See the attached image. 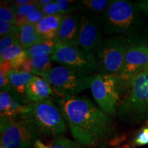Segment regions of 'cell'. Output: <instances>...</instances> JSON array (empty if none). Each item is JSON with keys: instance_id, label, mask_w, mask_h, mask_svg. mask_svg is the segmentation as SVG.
I'll return each instance as SVG.
<instances>
[{"instance_id": "1", "label": "cell", "mask_w": 148, "mask_h": 148, "mask_svg": "<svg viewBox=\"0 0 148 148\" xmlns=\"http://www.w3.org/2000/svg\"><path fill=\"white\" fill-rule=\"evenodd\" d=\"M75 141L86 147L97 146L113 136L115 127L111 116L96 106L88 97H56Z\"/></svg>"}, {"instance_id": "2", "label": "cell", "mask_w": 148, "mask_h": 148, "mask_svg": "<svg viewBox=\"0 0 148 148\" xmlns=\"http://www.w3.org/2000/svg\"><path fill=\"white\" fill-rule=\"evenodd\" d=\"M103 34L107 37H119L130 46L147 45L148 15L136 3L112 0L101 15Z\"/></svg>"}, {"instance_id": "3", "label": "cell", "mask_w": 148, "mask_h": 148, "mask_svg": "<svg viewBox=\"0 0 148 148\" xmlns=\"http://www.w3.org/2000/svg\"><path fill=\"white\" fill-rule=\"evenodd\" d=\"M116 115L130 125L148 121V69L130 81L118 103Z\"/></svg>"}, {"instance_id": "4", "label": "cell", "mask_w": 148, "mask_h": 148, "mask_svg": "<svg viewBox=\"0 0 148 148\" xmlns=\"http://www.w3.org/2000/svg\"><path fill=\"white\" fill-rule=\"evenodd\" d=\"M19 116L32 123L40 135L56 137L66 131L62 110L50 99L28 103Z\"/></svg>"}, {"instance_id": "5", "label": "cell", "mask_w": 148, "mask_h": 148, "mask_svg": "<svg viewBox=\"0 0 148 148\" xmlns=\"http://www.w3.org/2000/svg\"><path fill=\"white\" fill-rule=\"evenodd\" d=\"M32 74L43 77L51 85L55 97H74L90 87L92 75L63 66H55L46 71H32Z\"/></svg>"}, {"instance_id": "6", "label": "cell", "mask_w": 148, "mask_h": 148, "mask_svg": "<svg viewBox=\"0 0 148 148\" xmlns=\"http://www.w3.org/2000/svg\"><path fill=\"white\" fill-rule=\"evenodd\" d=\"M40 133L21 116H0V144L6 148L34 147Z\"/></svg>"}, {"instance_id": "7", "label": "cell", "mask_w": 148, "mask_h": 148, "mask_svg": "<svg viewBox=\"0 0 148 148\" xmlns=\"http://www.w3.org/2000/svg\"><path fill=\"white\" fill-rule=\"evenodd\" d=\"M127 84L119 75L96 73L92 75L90 88L92 97L99 108L112 116L116 114L118 103Z\"/></svg>"}, {"instance_id": "8", "label": "cell", "mask_w": 148, "mask_h": 148, "mask_svg": "<svg viewBox=\"0 0 148 148\" xmlns=\"http://www.w3.org/2000/svg\"><path fill=\"white\" fill-rule=\"evenodd\" d=\"M129 47L126 40L123 38H105L95 53L97 74L119 75Z\"/></svg>"}, {"instance_id": "9", "label": "cell", "mask_w": 148, "mask_h": 148, "mask_svg": "<svg viewBox=\"0 0 148 148\" xmlns=\"http://www.w3.org/2000/svg\"><path fill=\"white\" fill-rule=\"evenodd\" d=\"M51 58V60L75 71L89 75L95 72V54L85 52L76 46L56 44Z\"/></svg>"}, {"instance_id": "10", "label": "cell", "mask_w": 148, "mask_h": 148, "mask_svg": "<svg viewBox=\"0 0 148 148\" xmlns=\"http://www.w3.org/2000/svg\"><path fill=\"white\" fill-rule=\"evenodd\" d=\"M104 38L101 16L82 13L78 47L85 52L95 54Z\"/></svg>"}, {"instance_id": "11", "label": "cell", "mask_w": 148, "mask_h": 148, "mask_svg": "<svg viewBox=\"0 0 148 148\" xmlns=\"http://www.w3.org/2000/svg\"><path fill=\"white\" fill-rule=\"evenodd\" d=\"M148 69V46H130L125 54L123 69L119 76L127 84L133 77Z\"/></svg>"}, {"instance_id": "12", "label": "cell", "mask_w": 148, "mask_h": 148, "mask_svg": "<svg viewBox=\"0 0 148 148\" xmlns=\"http://www.w3.org/2000/svg\"><path fill=\"white\" fill-rule=\"evenodd\" d=\"M82 13L64 14L60 26L53 41L56 44L78 47Z\"/></svg>"}, {"instance_id": "13", "label": "cell", "mask_w": 148, "mask_h": 148, "mask_svg": "<svg viewBox=\"0 0 148 148\" xmlns=\"http://www.w3.org/2000/svg\"><path fill=\"white\" fill-rule=\"evenodd\" d=\"M25 90L27 99L31 103L45 100L49 99L51 95H54L51 85L43 77L35 75L26 85Z\"/></svg>"}, {"instance_id": "14", "label": "cell", "mask_w": 148, "mask_h": 148, "mask_svg": "<svg viewBox=\"0 0 148 148\" xmlns=\"http://www.w3.org/2000/svg\"><path fill=\"white\" fill-rule=\"evenodd\" d=\"M63 15L45 16L39 23L35 25L36 32L45 40H54L58 32Z\"/></svg>"}, {"instance_id": "15", "label": "cell", "mask_w": 148, "mask_h": 148, "mask_svg": "<svg viewBox=\"0 0 148 148\" xmlns=\"http://www.w3.org/2000/svg\"><path fill=\"white\" fill-rule=\"evenodd\" d=\"M42 37L36 32L34 25L26 24L21 27L18 34V42L24 49L32 47L36 44L45 41Z\"/></svg>"}, {"instance_id": "16", "label": "cell", "mask_w": 148, "mask_h": 148, "mask_svg": "<svg viewBox=\"0 0 148 148\" xmlns=\"http://www.w3.org/2000/svg\"><path fill=\"white\" fill-rule=\"evenodd\" d=\"M34 75L32 73L16 72L12 70L8 76L10 87L19 95L27 97L25 90L26 85L32 79Z\"/></svg>"}, {"instance_id": "17", "label": "cell", "mask_w": 148, "mask_h": 148, "mask_svg": "<svg viewBox=\"0 0 148 148\" xmlns=\"http://www.w3.org/2000/svg\"><path fill=\"white\" fill-rule=\"evenodd\" d=\"M111 1L108 0H83L79 1L82 13L101 16L108 8Z\"/></svg>"}, {"instance_id": "18", "label": "cell", "mask_w": 148, "mask_h": 148, "mask_svg": "<svg viewBox=\"0 0 148 148\" xmlns=\"http://www.w3.org/2000/svg\"><path fill=\"white\" fill-rule=\"evenodd\" d=\"M55 47L56 42L53 40H46L25 49V51L27 58H32L37 56H51L55 50Z\"/></svg>"}, {"instance_id": "19", "label": "cell", "mask_w": 148, "mask_h": 148, "mask_svg": "<svg viewBox=\"0 0 148 148\" xmlns=\"http://www.w3.org/2000/svg\"><path fill=\"white\" fill-rule=\"evenodd\" d=\"M9 88H1V91H0V112H1V116L8 115L9 110L10 109L11 104H12V96L10 90H9Z\"/></svg>"}, {"instance_id": "20", "label": "cell", "mask_w": 148, "mask_h": 148, "mask_svg": "<svg viewBox=\"0 0 148 148\" xmlns=\"http://www.w3.org/2000/svg\"><path fill=\"white\" fill-rule=\"evenodd\" d=\"M15 18V11L11 5V3L10 5H8V3H4V1H3V3L1 2V8H0V19L1 21L14 24Z\"/></svg>"}, {"instance_id": "21", "label": "cell", "mask_w": 148, "mask_h": 148, "mask_svg": "<svg viewBox=\"0 0 148 148\" xmlns=\"http://www.w3.org/2000/svg\"><path fill=\"white\" fill-rule=\"evenodd\" d=\"M32 61L35 71H46L51 69V56H37L32 58Z\"/></svg>"}, {"instance_id": "22", "label": "cell", "mask_w": 148, "mask_h": 148, "mask_svg": "<svg viewBox=\"0 0 148 148\" xmlns=\"http://www.w3.org/2000/svg\"><path fill=\"white\" fill-rule=\"evenodd\" d=\"M60 9L61 14L73 13V11L77 9H80L79 1H73V0H56V1Z\"/></svg>"}, {"instance_id": "23", "label": "cell", "mask_w": 148, "mask_h": 148, "mask_svg": "<svg viewBox=\"0 0 148 148\" xmlns=\"http://www.w3.org/2000/svg\"><path fill=\"white\" fill-rule=\"evenodd\" d=\"M52 148H82L76 141L60 135L54 138L51 143Z\"/></svg>"}, {"instance_id": "24", "label": "cell", "mask_w": 148, "mask_h": 148, "mask_svg": "<svg viewBox=\"0 0 148 148\" xmlns=\"http://www.w3.org/2000/svg\"><path fill=\"white\" fill-rule=\"evenodd\" d=\"M25 50L19 44H15V45H11L10 47H7L6 49L3 51L2 53H0V61L5 60H11L18 55H20L23 51Z\"/></svg>"}, {"instance_id": "25", "label": "cell", "mask_w": 148, "mask_h": 148, "mask_svg": "<svg viewBox=\"0 0 148 148\" xmlns=\"http://www.w3.org/2000/svg\"><path fill=\"white\" fill-rule=\"evenodd\" d=\"M19 44L18 42V34L13 33L1 37L0 40V53H2L4 49L11 45ZM20 45V44H19Z\"/></svg>"}, {"instance_id": "26", "label": "cell", "mask_w": 148, "mask_h": 148, "mask_svg": "<svg viewBox=\"0 0 148 148\" xmlns=\"http://www.w3.org/2000/svg\"><path fill=\"white\" fill-rule=\"evenodd\" d=\"M40 5L38 3V1H32V2L28 3L23 6L18 7V8H13L15 11L16 14H20V15H24L27 16L29 14L32 13L34 11L38 10V9L40 8Z\"/></svg>"}, {"instance_id": "27", "label": "cell", "mask_w": 148, "mask_h": 148, "mask_svg": "<svg viewBox=\"0 0 148 148\" xmlns=\"http://www.w3.org/2000/svg\"><path fill=\"white\" fill-rule=\"evenodd\" d=\"M21 27H18L15 24L7 23L2 21H0V36L3 37L5 35L16 33L19 34Z\"/></svg>"}, {"instance_id": "28", "label": "cell", "mask_w": 148, "mask_h": 148, "mask_svg": "<svg viewBox=\"0 0 148 148\" xmlns=\"http://www.w3.org/2000/svg\"><path fill=\"white\" fill-rule=\"evenodd\" d=\"M40 10L45 16L56 15V14H61L60 10L56 1H52L51 3L40 7ZM62 15V14H61Z\"/></svg>"}, {"instance_id": "29", "label": "cell", "mask_w": 148, "mask_h": 148, "mask_svg": "<svg viewBox=\"0 0 148 148\" xmlns=\"http://www.w3.org/2000/svg\"><path fill=\"white\" fill-rule=\"evenodd\" d=\"M45 14L42 12L40 9L34 11L32 13L27 16V24H31V25H36L41 20L45 17Z\"/></svg>"}, {"instance_id": "30", "label": "cell", "mask_w": 148, "mask_h": 148, "mask_svg": "<svg viewBox=\"0 0 148 148\" xmlns=\"http://www.w3.org/2000/svg\"><path fill=\"white\" fill-rule=\"evenodd\" d=\"M134 144L138 146H143L148 144V127H145L134 138Z\"/></svg>"}, {"instance_id": "31", "label": "cell", "mask_w": 148, "mask_h": 148, "mask_svg": "<svg viewBox=\"0 0 148 148\" xmlns=\"http://www.w3.org/2000/svg\"><path fill=\"white\" fill-rule=\"evenodd\" d=\"M13 71L16 72H23V73L32 74V71H34V67H33L32 59L27 58L21 66H18L17 69H14Z\"/></svg>"}, {"instance_id": "32", "label": "cell", "mask_w": 148, "mask_h": 148, "mask_svg": "<svg viewBox=\"0 0 148 148\" xmlns=\"http://www.w3.org/2000/svg\"><path fill=\"white\" fill-rule=\"evenodd\" d=\"M0 73L2 74L5 77H8L9 73L12 71V66L11 63V60H5L1 62L0 64Z\"/></svg>"}, {"instance_id": "33", "label": "cell", "mask_w": 148, "mask_h": 148, "mask_svg": "<svg viewBox=\"0 0 148 148\" xmlns=\"http://www.w3.org/2000/svg\"><path fill=\"white\" fill-rule=\"evenodd\" d=\"M27 58L25 51L24 50L21 54L18 55L17 57L14 58L12 60H11V63H12V70H14L17 69L18 66H20L22 64V63L25 61V59Z\"/></svg>"}, {"instance_id": "34", "label": "cell", "mask_w": 148, "mask_h": 148, "mask_svg": "<svg viewBox=\"0 0 148 148\" xmlns=\"http://www.w3.org/2000/svg\"><path fill=\"white\" fill-rule=\"evenodd\" d=\"M16 25L18 27H21L27 24V16L20 15V14H16L15 23Z\"/></svg>"}, {"instance_id": "35", "label": "cell", "mask_w": 148, "mask_h": 148, "mask_svg": "<svg viewBox=\"0 0 148 148\" xmlns=\"http://www.w3.org/2000/svg\"><path fill=\"white\" fill-rule=\"evenodd\" d=\"M0 86L1 88H8L10 87V82L8 77H5L0 73Z\"/></svg>"}, {"instance_id": "36", "label": "cell", "mask_w": 148, "mask_h": 148, "mask_svg": "<svg viewBox=\"0 0 148 148\" xmlns=\"http://www.w3.org/2000/svg\"><path fill=\"white\" fill-rule=\"evenodd\" d=\"M136 4L147 15H148V0L138 1L136 2Z\"/></svg>"}, {"instance_id": "37", "label": "cell", "mask_w": 148, "mask_h": 148, "mask_svg": "<svg viewBox=\"0 0 148 148\" xmlns=\"http://www.w3.org/2000/svg\"><path fill=\"white\" fill-rule=\"evenodd\" d=\"M34 148H52L51 145H47L45 143H43L40 139H38L35 142Z\"/></svg>"}, {"instance_id": "38", "label": "cell", "mask_w": 148, "mask_h": 148, "mask_svg": "<svg viewBox=\"0 0 148 148\" xmlns=\"http://www.w3.org/2000/svg\"><path fill=\"white\" fill-rule=\"evenodd\" d=\"M51 1H52V0H39V1H38V2L40 6H43V5H45L48 4V3H51Z\"/></svg>"}, {"instance_id": "39", "label": "cell", "mask_w": 148, "mask_h": 148, "mask_svg": "<svg viewBox=\"0 0 148 148\" xmlns=\"http://www.w3.org/2000/svg\"><path fill=\"white\" fill-rule=\"evenodd\" d=\"M0 148H6V147H4L3 145H1V144H0Z\"/></svg>"}, {"instance_id": "40", "label": "cell", "mask_w": 148, "mask_h": 148, "mask_svg": "<svg viewBox=\"0 0 148 148\" xmlns=\"http://www.w3.org/2000/svg\"><path fill=\"white\" fill-rule=\"evenodd\" d=\"M145 127H148V121L146 122V124H145Z\"/></svg>"}, {"instance_id": "41", "label": "cell", "mask_w": 148, "mask_h": 148, "mask_svg": "<svg viewBox=\"0 0 148 148\" xmlns=\"http://www.w3.org/2000/svg\"><path fill=\"white\" fill-rule=\"evenodd\" d=\"M147 45L148 46V39H147Z\"/></svg>"}, {"instance_id": "42", "label": "cell", "mask_w": 148, "mask_h": 148, "mask_svg": "<svg viewBox=\"0 0 148 148\" xmlns=\"http://www.w3.org/2000/svg\"><path fill=\"white\" fill-rule=\"evenodd\" d=\"M101 148H107V147H101Z\"/></svg>"}]
</instances>
